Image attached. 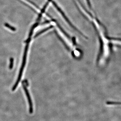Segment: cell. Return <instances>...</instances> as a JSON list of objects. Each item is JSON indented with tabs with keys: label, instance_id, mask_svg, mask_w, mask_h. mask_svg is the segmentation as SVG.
Instances as JSON below:
<instances>
[{
	"label": "cell",
	"instance_id": "6da1fadb",
	"mask_svg": "<svg viewBox=\"0 0 121 121\" xmlns=\"http://www.w3.org/2000/svg\"><path fill=\"white\" fill-rule=\"evenodd\" d=\"M94 27L99 38L101 46V52L99 59V63L100 66H102L110 56L111 39L108 36L107 30L105 27L100 20L91 14L87 18Z\"/></svg>",
	"mask_w": 121,
	"mask_h": 121
},
{
	"label": "cell",
	"instance_id": "7a4b0ae2",
	"mask_svg": "<svg viewBox=\"0 0 121 121\" xmlns=\"http://www.w3.org/2000/svg\"><path fill=\"white\" fill-rule=\"evenodd\" d=\"M29 44V43H26V47H25V49L24 52L23 57L22 66H21V68L20 69L19 73V76H18V78H17V81L16 82L15 85L13 87V91L15 90V89L17 87V85H18L19 82L20 81L21 79V77H22V73H23L24 68L25 64H26L27 53Z\"/></svg>",
	"mask_w": 121,
	"mask_h": 121
},
{
	"label": "cell",
	"instance_id": "3957f363",
	"mask_svg": "<svg viewBox=\"0 0 121 121\" xmlns=\"http://www.w3.org/2000/svg\"><path fill=\"white\" fill-rule=\"evenodd\" d=\"M52 4H54V5H55V7L56 8V9H58V11L59 12H60V13H61V14H62V15L63 16V17H64V18H65V20L70 25V26H71L75 30H76V31H78V32L79 33H80V34H81V35H82L83 36V37H86V36H85L84 35H83V34L82 33L80 32L73 25V24H72L70 22L69 20H68V19L67 17H66V15H65V14H64V13L63 12V11H62L61 9H60V8H59V7H58V5L56 4L55 2H53V1H52Z\"/></svg>",
	"mask_w": 121,
	"mask_h": 121
},
{
	"label": "cell",
	"instance_id": "277c9868",
	"mask_svg": "<svg viewBox=\"0 0 121 121\" xmlns=\"http://www.w3.org/2000/svg\"><path fill=\"white\" fill-rule=\"evenodd\" d=\"M22 84H23V87L24 90L25 91V93H26V96H27L28 100L29 107V112H30V113H32L33 112V105L31 99V98H30V95H29V93L27 89V87L26 86L25 84L24 83L22 82Z\"/></svg>",
	"mask_w": 121,
	"mask_h": 121
},
{
	"label": "cell",
	"instance_id": "5b68a950",
	"mask_svg": "<svg viewBox=\"0 0 121 121\" xmlns=\"http://www.w3.org/2000/svg\"><path fill=\"white\" fill-rule=\"evenodd\" d=\"M4 26H6L10 30L13 31H15L16 30V28L15 27L11 26L9 24L7 23H5L4 24Z\"/></svg>",
	"mask_w": 121,
	"mask_h": 121
},
{
	"label": "cell",
	"instance_id": "8992f818",
	"mask_svg": "<svg viewBox=\"0 0 121 121\" xmlns=\"http://www.w3.org/2000/svg\"><path fill=\"white\" fill-rule=\"evenodd\" d=\"M13 61L14 60L13 58L10 59V64H9V68L10 69H12L13 66Z\"/></svg>",
	"mask_w": 121,
	"mask_h": 121
},
{
	"label": "cell",
	"instance_id": "52a82bcc",
	"mask_svg": "<svg viewBox=\"0 0 121 121\" xmlns=\"http://www.w3.org/2000/svg\"><path fill=\"white\" fill-rule=\"evenodd\" d=\"M107 104H108L109 105H119V106H121V104H120V103H107Z\"/></svg>",
	"mask_w": 121,
	"mask_h": 121
}]
</instances>
